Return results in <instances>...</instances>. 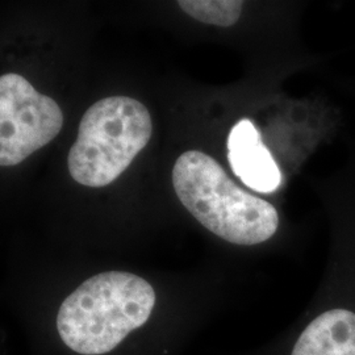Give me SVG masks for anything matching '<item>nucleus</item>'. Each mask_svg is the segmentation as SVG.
I'll return each instance as SVG.
<instances>
[{"label": "nucleus", "instance_id": "nucleus-5", "mask_svg": "<svg viewBox=\"0 0 355 355\" xmlns=\"http://www.w3.org/2000/svg\"><path fill=\"white\" fill-rule=\"evenodd\" d=\"M227 146L229 165L243 184L261 193L279 189V167L252 120L242 119L232 128Z\"/></svg>", "mask_w": 355, "mask_h": 355}, {"label": "nucleus", "instance_id": "nucleus-1", "mask_svg": "<svg viewBox=\"0 0 355 355\" xmlns=\"http://www.w3.org/2000/svg\"><path fill=\"white\" fill-rule=\"evenodd\" d=\"M154 305L149 282L125 271H107L66 297L57 328L64 345L78 354H105L149 320Z\"/></svg>", "mask_w": 355, "mask_h": 355}, {"label": "nucleus", "instance_id": "nucleus-6", "mask_svg": "<svg viewBox=\"0 0 355 355\" xmlns=\"http://www.w3.org/2000/svg\"><path fill=\"white\" fill-rule=\"evenodd\" d=\"M291 355H355V313L331 309L302 333Z\"/></svg>", "mask_w": 355, "mask_h": 355}, {"label": "nucleus", "instance_id": "nucleus-2", "mask_svg": "<svg viewBox=\"0 0 355 355\" xmlns=\"http://www.w3.org/2000/svg\"><path fill=\"white\" fill-rule=\"evenodd\" d=\"M173 184L191 215L225 241L252 246L270 240L278 230L275 207L242 190L205 153L190 150L179 155Z\"/></svg>", "mask_w": 355, "mask_h": 355}, {"label": "nucleus", "instance_id": "nucleus-3", "mask_svg": "<svg viewBox=\"0 0 355 355\" xmlns=\"http://www.w3.org/2000/svg\"><path fill=\"white\" fill-rule=\"evenodd\" d=\"M152 133V116L142 103L128 96L102 99L80 120L69 173L82 186L105 187L127 170Z\"/></svg>", "mask_w": 355, "mask_h": 355}, {"label": "nucleus", "instance_id": "nucleus-7", "mask_svg": "<svg viewBox=\"0 0 355 355\" xmlns=\"http://www.w3.org/2000/svg\"><path fill=\"white\" fill-rule=\"evenodd\" d=\"M180 8L204 24L234 26L242 12L240 0H180Z\"/></svg>", "mask_w": 355, "mask_h": 355}, {"label": "nucleus", "instance_id": "nucleus-4", "mask_svg": "<svg viewBox=\"0 0 355 355\" xmlns=\"http://www.w3.org/2000/svg\"><path fill=\"white\" fill-rule=\"evenodd\" d=\"M64 127V114L49 96L38 92L24 76L0 78V165L21 164L54 140Z\"/></svg>", "mask_w": 355, "mask_h": 355}]
</instances>
